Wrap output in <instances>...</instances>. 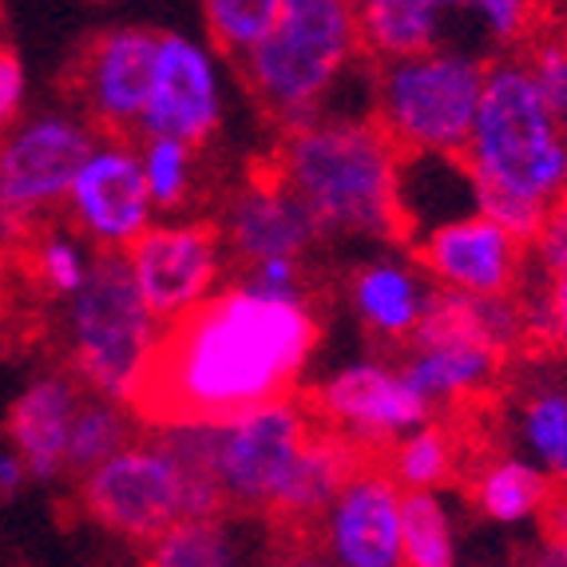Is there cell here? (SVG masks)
<instances>
[{
	"label": "cell",
	"mask_w": 567,
	"mask_h": 567,
	"mask_svg": "<svg viewBox=\"0 0 567 567\" xmlns=\"http://www.w3.org/2000/svg\"><path fill=\"white\" fill-rule=\"evenodd\" d=\"M361 56L353 0H286L275 29L243 60V80L278 132L330 112L333 92Z\"/></svg>",
	"instance_id": "obj_4"
},
{
	"label": "cell",
	"mask_w": 567,
	"mask_h": 567,
	"mask_svg": "<svg viewBox=\"0 0 567 567\" xmlns=\"http://www.w3.org/2000/svg\"><path fill=\"white\" fill-rule=\"evenodd\" d=\"M461 461L456 433L429 416L425 425L409 429L401 441L389 445V473L398 476L401 488H445Z\"/></svg>",
	"instance_id": "obj_27"
},
{
	"label": "cell",
	"mask_w": 567,
	"mask_h": 567,
	"mask_svg": "<svg viewBox=\"0 0 567 567\" xmlns=\"http://www.w3.org/2000/svg\"><path fill=\"white\" fill-rule=\"evenodd\" d=\"M135 421H140L135 405L87 393L76 409V421H72V436H68V473L84 476L95 464H104L107 456L120 453L140 433Z\"/></svg>",
	"instance_id": "obj_26"
},
{
	"label": "cell",
	"mask_w": 567,
	"mask_h": 567,
	"mask_svg": "<svg viewBox=\"0 0 567 567\" xmlns=\"http://www.w3.org/2000/svg\"><path fill=\"white\" fill-rule=\"evenodd\" d=\"M524 250L528 243L504 230L484 210H464L416 235V258L436 290L484 293V298L520 290Z\"/></svg>",
	"instance_id": "obj_15"
},
{
	"label": "cell",
	"mask_w": 567,
	"mask_h": 567,
	"mask_svg": "<svg viewBox=\"0 0 567 567\" xmlns=\"http://www.w3.org/2000/svg\"><path fill=\"white\" fill-rule=\"evenodd\" d=\"M29 484H32V473H29V464H24V456L12 445H0V501L20 496Z\"/></svg>",
	"instance_id": "obj_40"
},
{
	"label": "cell",
	"mask_w": 567,
	"mask_h": 567,
	"mask_svg": "<svg viewBox=\"0 0 567 567\" xmlns=\"http://www.w3.org/2000/svg\"><path fill=\"white\" fill-rule=\"evenodd\" d=\"M524 310H528L532 338L548 341L551 350L567 353V270L564 275H548L544 293L536 302H524Z\"/></svg>",
	"instance_id": "obj_35"
},
{
	"label": "cell",
	"mask_w": 567,
	"mask_h": 567,
	"mask_svg": "<svg viewBox=\"0 0 567 567\" xmlns=\"http://www.w3.org/2000/svg\"><path fill=\"white\" fill-rule=\"evenodd\" d=\"M401 167L405 152L373 115L330 107L286 127L270 171L306 203L322 235L393 243L405 235Z\"/></svg>",
	"instance_id": "obj_2"
},
{
	"label": "cell",
	"mask_w": 567,
	"mask_h": 567,
	"mask_svg": "<svg viewBox=\"0 0 567 567\" xmlns=\"http://www.w3.org/2000/svg\"><path fill=\"white\" fill-rule=\"evenodd\" d=\"M123 262L147 310L163 326L199 310L218 286L227 282L230 250L218 223L187 215H159L127 250Z\"/></svg>",
	"instance_id": "obj_9"
},
{
	"label": "cell",
	"mask_w": 567,
	"mask_h": 567,
	"mask_svg": "<svg viewBox=\"0 0 567 567\" xmlns=\"http://www.w3.org/2000/svg\"><path fill=\"white\" fill-rule=\"evenodd\" d=\"M159 32L143 24H120L92 40L76 72L80 104L100 132L140 135L143 107L152 100Z\"/></svg>",
	"instance_id": "obj_16"
},
{
	"label": "cell",
	"mask_w": 567,
	"mask_h": 567,
	"mask_svg": "<svg viewBox=\"0 0 567 567\" xmlns=\"http://www.w3.org/2000/svg\"><path fill=\"white\" fill-rule=\"evenodd\" d=\"M524 68H528L536 92L544 95V104L567 123V32L532 40L524 52Z\"/></svg>",
	"instance_id": "obj_33"
},
{
	"label": "cell",
	"mask_w": 567,
	"mask_h": 567,
	"mask_svg": "<svg viewBox=\"0 0 567 567\" xmlns=\"http://www.w3.org/2000/svg\"><path fill=\"white\" fill-rule=\"evenodd\" d=\"M286 0H203V24L210 44L230 60H243L275 29Z\"/></svg>",
	"instance_id": "obj_31"
},
{
	"label": "cell",
	"mask_w": 567,
	"mask_h": 567,
	"mask_svg": "<svg viewBox=\"0 0 567 567\" xmlns=\"http://www.w3.org/2000/svg\"><path fill=\"white\" fill-rule=\"evenodd\" d=\"M361 461H365V453L353 441L318 425L302 445V453H298V461H293L286 488L275 508H270V516L286 524H318Z\"/></svg>",
	"instance_id": "obj_21"
},
{
	"label": "cell",
	"mask_w": 567,
	"mask_h": 567,
	"mask_svg": "<svg viewBox=\"0 0 567 567\" xmlns=\"http://www.w3.org/2000/svg\"><path fill=\"white\" fill-rule=\"evenodd\" d=\"M227 120V84L215 48L187 32H159L152 100L143 107L140 135H175L207 147Z\"/></svg>",
	"instance_id": "obj_13"
},
{
	"label": "cell",
	"mask_w": 567,
	"mask_h": 567,
	"mask_svg": "<svg viewBox=\"0 0 567 567\" xmlns=\"http://www.w3.org/2000/svg\"><path fill=\"white\" fill-rule=\"evenodd\" d=\"M313 429H318V416L310 401L298 393L258 401L243 413L215 421V476L223 484L227 508H275Z\"/></svg>",
	"instance_id": "obj_8"
},
{
	"label": "cell",
	"mask_w": 567,
	"mask_h": 567,
	"mask_svg": "<svg viewBox=\"0 0 567 567\" xmlns=\"http://www.w3.org/2000/svg\"><path fill=\"white\" fill-rule=\"evenodd\" d=\"M95 127L76 112H32L0 135V203L44 223L64 210L68 187L92 152Z\"/></svg>",
	"instance_id": "obj_11"
},
{
	"label": "cell",
	"mask_w": 567,
	"mask_h": 567,
	"mask_svg": "<svg viewBox=\"0 0 567 567\" xmlns=\"http://www.w3.org/2000/svg\"><path fill=\"white\" fill-rule=\"evenodd\" d=\"M476 210H484L488 218H496L504 230H512L516 238L532 243L544 223V210L548 203H536L528 195H516V190H504V187H476Z\"/></svg>",
	"instance_id": "obj_34"
},
{
	"label": "cell",
	"mask_w": 567,
	"mask_h": 567,
	"mask_svg": "<svg viewBox=\"0 0 567 567\" xmlns=\"http://www.w3.org/2000/svg\"><path fill=\"white\" fill-rule=\"evenodd\" d=\"M445 17H468L481 24L492 44L512 48L532 32V0H441Z\"/></svg>",
	"instance_id": "obj_32"
},
{
	"label": "cell",
	"mask_w": 567,
	"mask_h": 567,
	"mask_svg": "<svg viewBox=\"0 0 567 567\" xmlns=\"http://www.w3.org/2000/svg\"><path fill=\"white\" fill-rule=\"evenodd\" d=\"M532 255H536L544 275H564L567 270V195L548 203L544 223H539L536 238H532Z\"/></svg>",
	"instance_id": "obj_36"
},
{
	"label": "cell",
	"mask_w": 567,
	"mask_h": 567,
	"mask_svg": "<svg viewBox=\"0 0 567 567\" xmlns=\"http://www.w3.org/2000/svg\"><path fill=\"white\" fill-rule=\"evenodd\" d=\"M473 504L496 528H524L551 508V476L528 456H492L473 476Z\"/></svg>",
	"instance_id": "obj_23"
},
{
	"label": "cell",
	"mask_w": 567,
	"mask_h": 567,
	"mask_svg": "<svg viewBox=\"0 0 567 567\" xmlns=\"http://www.w3.org/2000/svg\"><path fill=\"white\" fill-rule=\"evenodd\" d=\"M40 235V223L29 215H20V210L4 207L0 203V258H12V255H29L32 238Z\"/></svg>",
	"instance_id": "obj_39"
},
{
	"label": "cell",
	"mask_w": 567,
	"mask_h": 567,
	"mask_svg": "<svg viewBox=\"0 0 567 567\" xmlns=\"http://www.w3.org/2000/svg\"><path fill=\"white\" fill-rule=\"evenodd\" d=\"M322 341L306 293H270L238 275L199 310L163 326L135 413L147 425L223 421L302 385Z\"/></svg>",
	"instance_id": "obj_1"
},
{
	"label": "cell",
	"mask_w": 567,
	"mask_h": 567,
	"mask_svg": "<svg viewBox=\"0 0 567 567\" xmlns=\"http://www.w3.org/2000/svg\"><path fill=\"white\" fill-rule=\"evenodd\" d=\"M80 504L95 528L135 548H147L183 516L227 512L215 476V421L147 425L80 476Z\"/></svg>",
	"instance_id": "obj_3"
},
{
	"label": "cell",
	"mask_w": 567,
	"mask_h": 567,
	"mask_svg": "<svg viewBox=\"0 0 567 567\" xmlns=\"http://www.w3.org/2000/svg\"><path fill=\"white\" fill-rule=\"evenodd\" d=\"M143 179L159 215H183L195 203L199 179V147L175 135H140Z\"/></svg>",
	"instance_id": "obj_28"
},
{
	"label": "cell",
	"mask_w": 567,
	"mask_h": 567,
	"mask_svg": "<svg viewBox=\"0 0 567 567\" xmlns=\"http://www.w3.org/2000/svg\"><path fill=\"white\" fill-rule=\"evenodd\" d=\"M29 107V72L12 48H0V135H9Z\"/></svg>",
	"instance_id": "obj_37"
},
{
	"label": "cell",
	"mask_w": 567,
	"mask_h": 567,
	"mask_svg": "<svg viewBox=\"0 0 567 567\" xmlns=\"http://www.w3.org/2000/svg\"><path fill=\"white\" fill-rule=\"evenodd\" d=\"M401 501L405 488L389 464L361 461L318 520V548L338 567H401Z\"/></svg>",
	"instance_id": "obj_14"
},
{
	"label": "cell",
	"mask_w": 567,
	"mask_h": 567,
	"mask_svg": "<svg viewBox=\"0 0 567 567\" xmlns=\"http://www.w3.org/2000/svg\"><path fill=\"white\" fill-rule=\"evenodd\" d=\"M488 64L456 44H433L378 64L369 115L405 155H464Z\"/></svg>",
	"instance_id": "obj_7"
},
{
	"label": "cell",
	"mask_w": 567,
	"mask_h": 567,
	"mask_svg": "<svg viewBox=\"0 0 567 567\" xmlns=\"http://www.w3.org/2000/svg\"><path fill=\"white\" fill-rule=\"evenodd\" d=\"M163 322L147 310L123 255L100 250L87 282L64 302L68 369L87 393L135 405L159 353Z\"/></svg>",
	"instance_id": "obj_6"
},
{
	"label": "cell",
	"mask_w": 567,
	"mask_h": 567,
	"mask_svg": "<svg viewBox=\"0 0 567 567\" xmlns=\"http://www.w3.org/2000/svg\"><path fill=\"white\" fill-rule=\"evenodd\" d=\"M80 401H84V385L76 381V373L56 369V373H37L9 405L4 433L29 464L32 484H56L68 473V436H72Z\"/></svg>",
	"instance_id": "obj_19"
},
{
	"label": "cell",
	"mask_w": 567,
	"mask_h": 567,
	"mask_svg": "<svg viewBox=\"0 0 567 567\" xmlns=\"http://www.w3.org/2000/svg\"><path fill=\"white\" fill-rule=\"evenodd\" d=\"M516 429L528 461H536L551 481L567 484V389H532L516 416Z\"/></svg>",
	"instance_id": "obj_29"
},
{
	"label": "cell",
	"mask_w": 567,
	"mask_h": 567,
	"mask_svg": "<svg viewBox=\"0 0 567 567\" xmlns=\"http://www.w3.org/2000/svg\"><path fill=\"white\" fill-rule=\"evenodd\" d=\"M464 163L476 187H504L536 203L567 195V123L544 104L524 60L488 64Z\"/></svg>",
	"instance_id": "obj_5"
},
{
	"label": "cell",
	"mask_w": 567,
	"mask_h": 567,
	"mask_svg": "<svg viewBox=\"0 0 567 567\" xmlns=\"http://www.w3.org/2000/svg\"><path fill=\"white\" fill-rule=\"evenodd\" d=\"M64 215L95 250L123 255L159 218L143 179L140 143L112 132L95 135L92 152L84 155L76 179L68 187Z\"/></svg>",
	"instance_id": "obj_12"
},
{
	"label": "cell",
	"mask_w": 567,
	"mask_h": 567,
	"mask_svg": "<svg viewBox=\"0 0 567 567\" xmlns=\"http://www.w3.org/2000/svg\"><path fill=\"white\" fill-rule=\"evenodd\" d=\"M401 544L409 567H453L461 556L456 516L441 488H405L401 501Z\"/></svg>",
	"instance_id": "obj_25"
},
{
	"label": "cell",
	"mask_w": 567,
	"mask_h": 567,
	"mask_svg": "<svg viewBox=\"0 0 567 567\" xmlns=\"http://www.w3.org/2000/svg\"><path fill=\"white\" fill-rule=\"evenodd\" d=\"M95 255L100 250L76 227H44L29 246V266L48 298L68 302L87 282Z\"/></svg>",
	"instance_id": "obj_30"
},
{
	"label": "cell",
	"mask_w": 567,
	"mask_h": 567,
	"mask_svg": "<svg viewBox=\"0 0 567 567\" xmlns=\"http://www.w3.org/2000/svg\"><path fill=\"white\" fill-rule=\"evenodd\" d=\"M504 353L461 333H416L405 346L401 369L433 409L468 405L484 398L504 369Z\"/></svg>",
	"instance_id": "obj_20"
},
{
	"label": "cell",
	"mask_w": 567,
	"mask_h": 567,
	"mask_svg": "<svg viewBox=\"0 0 567 567\" xmlns=\"http://www.w3.org/2000/svg\"><path fill=\"white\" fill-rule=\"evenodd\" d=\"M306 401L318 425L353 441L365 456L389 449L409 429L425 425L433 416V405L413 389L401 361L393 365L381 358H353L333 365L313 381Z\"/></svg>",
	"instance_id": "obj_10"
},
{
	"label": "cell",
	"mask_w": 567,
	"mask_h": 567,
	"mask_svg": "<svg viewBox=\"0 0 567 567\" xmlns=\"http://www.w3.org/2000/svg\"><path fill=\"white\" fill-rule=\"evenodd\" d=\"M361 56L369 64L413 56L445 40L441 0H353Z\"/></svg>",
	"instance_id": "obj_22"
},
{
	"label": "cell",
	"mask_w": 567,
	"mask_h": 567,
	"mask_svg": "<svg viewBox=\"0 0 567 567\" xmlns=\"http://www.w3.org/2000/svg\"><path fill=\"white\" fill-rule=\"evenodd\" d=\"M238 559H243V539L223 512L183 516L147 544V564L155 567H230Z\"/></svg>",
	"instance_id": "obj_24"
},
{
	"label": "cell",
	"mask_w": 567,
	"mask_h": 567,
	"mask_svg": "<svg viewBox=\"0 0 567 567\" xmlns=\"http://www.w3.org/2000/svg\"><path fill=\"white\" fill-rule=\"evenodd\" d=\"M243 278H250L255 286L270 293H306V275H302V258H266L238 270Z\"/></svg>",
	"instance_id": "obj_38"
},
{
	"label": "cell",
	"mask_w": 567,
	"mask_h": 567,
	"mask_svg": "<svg viewBox=\"0 0 567 567\" xmlns=\"http://www.w3.org/2000/svg\"><path fill=\"white\" fill-rule=\"evenodd\" d=\"M218 230L238 270L266 258H306L322 238L306 203L278 179L275 171H258L218 210Z\"/></svg>",
	"instance_id": "obj_17"
},
{
	"label": "cell",
	"mask_w": 567,
	"mask_h": 567,
	"mask_svg": "<svg viewBox=\"0 0 567 567\" xmlns=\"http://www.w3.org/2000/svg\"><path fill=\"white\" fill-rule=\"evenodd\" d=\"M433 293L436 286L425 275L421 258L389 255V250L353 266L350 282H346V302H350L358 326L385 346L413 341V333L425 322Z\"/></svg>",
	"instance_id": "obj_18"
}]
</instances>
